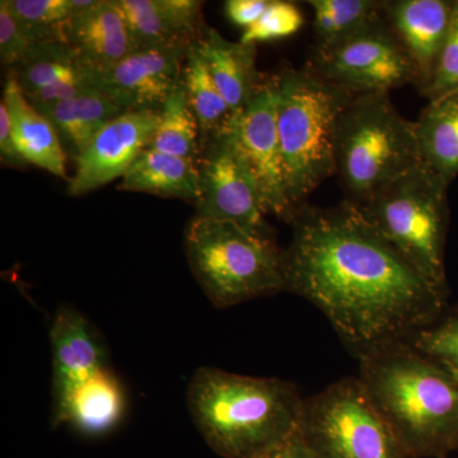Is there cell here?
I'll use <instances>...</instances> for the list:
<instances>
[{
  "mask_svg": "<svg viewBox=\"0 0 458 458\" xmlns=\"http://www.w3.org/2000/svg\"><path fill=\"white\" fill-rule=\"evenodd\" d=\"M200 144V128L181 80L159 110L158 125L148 148L197 161Z\"/></svg>",
  "mask_w": 458,
  "mask_h": 458,
  "instance_id": "26",
  "label": "cell"
},
{
  "mask_svg": "<svg viewBox=\"0 0 458 458\" xmlns=\"http://www.w3.org/2000/svg\"><path fill=\"white\" fill-rule=\"evenodd\" d=\"M189 47L135 50L107 68L83 72L93 89L125 113L159 111L182 80Z\"/></svg>",
  "mask_w": 458,
  "mask_h": 458,
  "instance_id": "12",
  "label": "cell"
},
{
  "mask_svg": "<svg viewBox=\"0 0 458 458\" xmlns=\"http://www.w3.org/2000/svg\"><path fill=\"white\" fill-rule=\"evenodd\" d=\"M454 90H458V0L454 2L450 29L443 45L436 73L423 98L432 101Z\"/></svg>",
  "mask_w": 458,
  "mask_h": 458,
  "instance_id": "32",
  "label": "cell"
},
{
  "mask_svg": "<svg viewBox=\"0 0 458 458\" xmlns=\"http://www.w3.org/2000/svg\"><path fill=\"white\" fill-rule=\"evenodd\" d=\"M415 131L421 164L451 185L458 176V90L428 102Z\"/></svg>",
  "mask_w": 458,
  "mask_h": 458,
  "instance_id": "22",
  "label": "cell"
},
{
  "mask_svg": "<svg viewBox=\"0 0 458 458\" xmlns=\"http://www.w3.org/2000/svg\"><path fill=\"white\" fill-rule=\"evenodd\" d=\"M65 41L63 31H41L26 25L9 7L8 0L0 2V60L2 64L12 69L22 62L36 45L45 41Z\"/></svg>",
  "mask_w": 458,
  "mask_h": 458,
  "instance_id": "29",
  "label": "cell"
},
{
  "mask_svg": "<svg viewBox=\"0 0 458 458\" xmlns=\"http://www.w3.org/2000/svg\"><path fill=\"white\" fill-rule=\"evenodd\" d=\"M159 111H128L114 117L90 140L75 161L68 194L81 197L123 177L149 147L158 125Z\"/></svg>",
  "mask_w": 458,
  "mask_h": 458,
  "instance_id": "13",
  "label": "cell"
},
{
  "mask_svg": "<svg viewBox=\"0 0 458 458\" xmlns=\"http://www.w3.org/2000/svg\"><path fill=\"white\" fill-rule=\"evenodd\" d=\"M0 158L3 165H12V167H23L29 165L21 156L14 141L11 117H9L7 105L3 99L0 101Z\"/></svg>",
  "mask_w": 458,
  "mask_h": 458,
  "instance_id": "34",
  "label": "cell"
},
{
  "mask_svg": "<svg viewBox=\"0 0 458 458\" xmlns=\"http://www.w3.org/2000/svg\"><path fill=\"white\" fill-rule=\"evenodd\" d=\"M369 400L412 458L458 450V382L406 342L360 358Z\"/></svg>",
  "mask_w": 458,
  "mask_h": 458,
  "instance_id": "3",
  "label": "cell"
},
{
  "mask_svg": "<svg viewBox=\"0 0 458 458\" xmlns=\"http://www.w3.org/2000/svg\"><path fill=\"white\" fill-rule=\"evenodd\" d=\"M125 410L123 386L113 370L106 369L72 394L57 428L68 424L84 436H102L119 426Z\"/></svg>",
  "mask_w": 458,
  "mask_h": 458,
  "instance_id": "21",
  "label": "cell"
},
{
  "mask_svg": "<svg viewBox=\"0 0 458 458\" xmlns=\"http://www.w3.org/2000/svg\"><path fill=\"white\" fill-rule=\"evenodd\" d=\"M231 134L255 181L265 213L289 225L300 208L294 207L286 190L273 78L265 81L251 102L236 114Z\"/></svg>",
  "mask_w": 458,
  "mask_h": 458,
  "instance_id": "11",
  "label": "cell"
},
{
  "mask_svg": "<svg viewBox=\"0 0 458 458\" xmlns=\"http://www.w3.org/2000/svg\"><path fill=\"white\" fill-rule=\"evenodd\" d=\"M197 165L200 177V197L195 204L198 216L271 234L255 181L237 150L231 128L201 140Z\"/></svg>",
  "mask_w": 458,
  "mask_h": 458,
  "instance_id": "10",
  "label": "cell"
},
{
  "mask_svg": "<svg viewBox=\"0 0 458 458\" xmlns=\"http://www.w3.org/2000/svg\"><path fill=\"white\" fill-rule=\"evenodd\" d=\"M197 47L229 107L240 114L265 82L256 68V45L229 41L205 26Z\"/></svg>",
  "mask_w": 458,
  "mask_h": 458,
  "instance_id": "18",
  "label": "cell"
},
{
  "mask_svg": "<svg viewBox=\"0 0 458 458\" xmlns=\"http://www.w3.org/2000/svg\"><path fill=\"white\" fill-rule=\"evenodd\" d=\"M269 3L270 0H228L225 4V16L246 31L260 20Z\"/></svg>",
  "mask_w": 458,
  "mask_h": 458,
  "instance_id": "33",
  "label": "cell"
},
{
  "mask_svg": "<svg viewBox=\"0 0 458 458\" xmlns=\"http://www.w3.org/2000/svg\"><path fill=\"white\" fill-rule=\"evenodd\" d=\"M53 357V412L60 419L72 394L93 376L108 369L107 351L95 327L82 313L69 306L57 310L50 327Z\"/></svg>",
  "mask_w": 458,
  "mask_h": 458,
  "instance_id": "14",
  "label": "cell"
},
{
  "mask_svg": "<svg viewBox=\"0 0 458 458\" xmlns=\"http://www.w3.org/2000/svg\"><path fill=\"white\" fill-rule=\"evenodd\" d=\"M65 42L83 71H98L140 50L116 0H95L64 27Z\"/></svg>",
  "mask_w": 458,
  "mask_h": 458,
  "instance_id": "16",
  "label": "cell"
},
{
  "mask_svg": "<svg viewBox=\"0 0 458 458\" xmlns=\"http://www.w3.org/2000/svg\"><path fill=\"white\" fill-rule=\"evenodd\" d=\"M283 250L285 292L318 307L358 360L406 342L447 310L439 291L354 205L304 204Z\"/></svg>",
  "mask_w": 458,
  "mask_h": 458,
  "instance_id": "1",
  "label": "cell"
},
{
  "mask_svg": "<svg viewBox=\"0 0 458 458\" xmlns=\"http://www.w3.org/2000/svg\"><path fill=\"white\" fill-rule=\"evenodd\" d=\"M335 161L345 201L364 204L421 164L415 122L397 111L390 93L355 96L337 122Z\"/></svg>",
  "mask_w": 458,
  "mask_h": 458,
  "instance_id": "5",
  "label": "cell"
},
{
  "mask_svg": "<svg viewBox=\"0 0 458 458\" xmlns=\"http://www.w3.org/2000/svg\"><path fill=\"white\" fill-rule=\"evenodd\" d=\"M95 0H8L13 13L26 25L41 31H63L72 17Z\"/></svg>",
  "mask_w": 458,
  "mask_h": 458,
  "instance_id": "30",
  "label": "cell"
},
{
  "mask_svg": "<svg viewBox=\"0 0 458 458\" xmlns=\"http://www.w3.org/2000/svg\"><path fill=\"white\" fill-rule=\"evenodd\" d=\"M273 83L286 190L298 209L336 174V125L352 96L307 65L286 69Z\"/></svg>",
  "mask_w": 458,
  "mask_h": 458,
  "instance_id": "4",
  "label": "cell"
},
{
  "mask_svg": "<svg viewBox=\"0 0 458 458\" xmlns=\"http://www.w3.org/2000/svg\"><path fill=\"white\" fill-rule=\"evenodd\" d=\"M304 399L291 382L201 367L188 387L190 417L222 458H261L300 432Z\"/></svg>",
  "mask_w": 458,
  "mask_h": 458,
  "instance_id": "2",
  "label": "cell"
},
{
  "mask_svg": "<svg viewBox=\"0 0 458 458\" xmlns=\"http://www.w3.org/2000/svg\"><path fill=\"white\" fill-rule=\"evenodd\" d=\"M12 131L18 150L27 164L38 165L54 176L66 180V153L53 123L27 99L12 73L3 90Z\"/></svg>",
  "mask_w": 458,
  "mask_h": 458,
  "instance_id": "19",
  "label": "cell"
},
{
  "mask_svg": "<svg viewBox=\"0 0 458 458\" xmlns=\"http://www.w3.org/2000/svg\"><path fill=\"white\" fill-rule=\"evenodd\" d=\"M448 188L450 183L420 164L366 203L352 204L424 278L447 294Z\"/></svg>",
  "mask_w": 458,
  "mask_h": 458,
  "instance_id": "7",
  "label": "cell"
},
{
  "mask_svg": "<svg viewBox=\"0 0 458 458\" xmlns=\"http://www.w3.org/2000/svg\"><path fill=\"white\" fill-rule=\"evenodd\" d=\"M185 251L199 285L216 309L285 292L283 250L271 234L197 214L185 231Z\"/></svg>",
  "mask_w": 458,
  "mask_h": 458,
  "instance_id": "6",
  "label": "cell"
},
{
  "mask_svg": "<svg viewBox=\"0 0 458 458\" xmlns=\"http://www.w3.org/2000/svg\"><path fill=\"white\" fill-rule=\"evenodd\" d=\"M138 49L189 47L204 30L203 2L198 0H116Z\"/></svg>",
  "mask_w": 458,
  "mask_h": 458,
  "instance_id": "17",
  "label": "cell"
},
{
  "mask_svg": "<svg viewBox=\"0 0 458 458\" xmlns=\"http://www.w3.org/2000/svg\"><path fill=\"white\" fill-rule=\"evenodd\" d=\"M182 84L189 106L197 117L201 140L231 128L236 114L223 98L210 74L209 66L198 49L197 42L186 53Z\"/></svg>",
  "mask_w": 458,
  "mask_h": 458,
  "instance_id": "24",
  "label": "cell"
},
{
  "mask_svg": "<svg viewBox=\"0 0 458 458\" xmlns=\"http://www.w3.org/2000/svg\"><path fill=\"white\" fill-rule=\"evenodd\" d=\"M33 106L53 123L65 153L68 152L74 159L106 123L125 113L95 89L65 101Z\"/></svg>",
  "mask_w": 458,
  "mask_h": 458,
  "instance_id": "23",
  "label": "cell"
},
{
  "mask_svg": "<svg viewBox=\"0 0 458 458\" xmlns=\"http://www.w3.org/2000/svg\"><path fill=\"white\" fill-rule=\"evenodd\" d=\"M300 434L313 458H412L358 377L304 399Z\"/></svg>",
  "mask_w": 458,
  "mask_h": 458,
  "instance_id": "8",
  "label": "cell"
},
{
  "mask_svg": "<svg viewBox=\"0 0 458 458\" xmlns=\"http://www.w3.org/2000/svg\"><path fill=\"white\" fill-rule=\"evenodd\" d=\"M307 66L352 98L415 86L418 78L408 51L384 14L345 40L315 47Z\"/></svg>",
  "mask_w": 458,
  "mask_h": 458,
  "instance_id": "9",
  "label": "cell"
},
{
  "mask_svg": "<svg viewBox=\"0 0 458 458\" xmlns=\"http://www.w3.org/2000/svg\"><path fill=\"white\" fill-rule=\"evenodd\" d=\"M73 49L65 41H45L36 45L11 73L25 95L82 73Z\"/></svg>",
  "mask_w": 458,
  "mask_h": 458,
  "instance_id": "27",
  "label": "cell"
},
{
  "mask_svg": "<svg viewBox=\"0 0 458 458\" xmlns=\"http://www.w3.org/2000/svg\"><path fill=\"white\" fill-rule=\"evenodd\" d=\"M318 49L335 45L382 16L378 0H310Z\"/></svg>",
  "mask_w": 458,
  "mask_h": 458,
  "instance_id": "25",
  "label": "cell"
},
{
  "mask_svg": "<svg viewBox=\"0 0 458 458\" xmlns=\"http://www.w3.org/2000/svg\"><path fill=\"white\" fill-rule=\"evenodd\" d=\"M406 343L458 382V307L445 310L441 318L412 334Z\"/></svg>",
  "mask_w": 458,
  "mask_h": 458,
  "instance_id": "28",
  "label": "cell"
},
{
  "mask_svg": "<svg viewBox=\"0 0 458 458\" xmlns=\"http://www.w3.org/2000/svg\"><path fill=\"white\" fill-rule=\"evenodd\" d=\"M261 458H313L311 451L307 447L300 432L284 445L269 452Z\"/></svg>",
  "mask_w": 458,
  "mask_h": 458,
  "instance_id": "35",
  "label": "cell"
},
{
  "mask_svg": "<svg viewBox=\"0 0 458 458\" xmlns=\"http://www.w3.org/2000/svg\"><path fill=\"white\" fill-rule=\"evenodd\" d=\"M382 14L408 51L423 96L432 83L450 29L454 0H384Z\"/></svg>",
  "mask_w": 458,
  "mask_h": 458,
  "instance_id": "15",
  "label": "cell"
},
{
  "mask_svg": "<svg viewBox=\"0 0 458 458\" xmlns=\"http://www.w3.org/2000/svg\"><path fill=\"white\" fill-rule=\"evenodd\" d=\"M303 25V13L294 3L270 0L260 20L243 32L240 41L243 44L256 45L258 42L291 38L300 31Z\"/></svg>",
  "mask_w": 458,
  "mask_h": 458,
  "instance_id": "31",
  "label": "cell"
},
{
  "mask_svg": "<svg viewBox=\"0 0 458 458\" xmlns=\"http://www.w3.org/2000/svg\"><path fill=\"white\" fill-rule=\"evenodd\" d=\"M197 161L147 148L123 174L119 190L177 198L197 204L200 197Z\"/></svg>",
  "mask_w": 458,
  "mask_h": 458,
  "instance_id": "20",
  "label": "cell"
}]
</instances>
